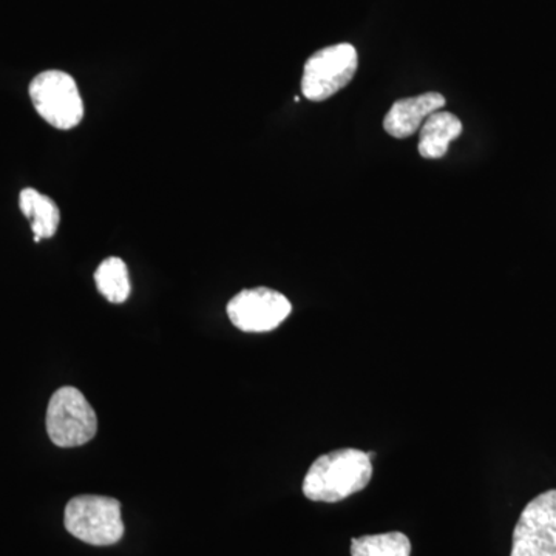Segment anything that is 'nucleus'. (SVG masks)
<instances>
[{"mask_svg": "<svg viewBox=\"0 0 556 556\" xmlns=\"http://www.w3.org/2000/svg\"><path fill=\"white\" fill-rule=\"evenodd\" d=\"M371 456L357 448L318 456L303 479V495L316 503L334 504L362 492L371 482Z\"/></svg>", "mask_w": 556, "mask_h": 556, "instance_id": "obj_1", "label": "nucleus"}, {"mask_svg": "<svg viewBox=\"0 0 556 556\" xmlns=\"http://www.w3.org/2000/svg\"><path fill=\"white\" fill-rule=\"evenodd\" d=\"M65 529L91 546H112L124 535L121 504L113 497L80 495L65 507Z\"/></svg>", "mask_w": 556, "mask_h": 556, "instance_id": "obj_2", "label": "nucleus"}, {"mask_svg": "<svg viewBox=\"0 0 556 556\" xmlns=\"http://www.w3.org/2000/svg\"><path fill=\"white\" fill-rule=\"evenodd\" d=\"M33 105L40 118L54 129L70 130L84 118V102L76 80L61 70H47L31 80Z\"/></svg>", "mask_w": 556, "mask_h": 556, "instance_id": "obj_3", "label": "nucleus"}, {"mask_svg": "<svg viewBox=\"0 0 556 556\" xmlns=\"http://www.w3.org/2000/svg\"><path fill=\"white\" fill-rule=\"evenodd\" d=\"M46 424L51 442L61 448L87 444L98 431L97 413L73 387H62L51 396Z\"/></svg>", "mask_w": 556, "mask_h": 556, "instance_id": "obj_4", "label": "nucleus"}, {"mask_svg": "<svg viewBox=\"0 0 556 556\" xmlns=\"http://www.w3.org/2000/svg\"><path fill=\"white\" fill-rule=\"evenodd\" d=\"M357 67V51L351 43L318 50L303 68V97L314 102L327 101L345 89L356 75Z\"/></svg>", "mask_w": 556, "mask_h": 556, "instance_id": "obj_5", "label": "nucleus"}, {"mask_svg": "<svg viewBox=\"0 0 556 556\" xmlns=\"http://www.w3.org/2000/svg\"><path fill=\"white\" fill-rule=\"evenodd\" d=\"M510 556H556V490L527 504L515 526Z\"/></svg>", "mask_w": 556, "mask_h": 556, "instance_id": "obj_6", "label": "nucleus"}, {"mask_svg": "<svg viewBox=\"0 0 556 556\" xmlns=\"http://www.w3.org/2000/svg\"><path fill=\"white\" fill-rule=\"evenodd\" d=\"M291 311V302L269 288L244 289L228 303L230 321L244 332L273 331L287 320Z\"/></svg>", "mask_w": 556, "mask_h": 556, "instance_id": "obj_7", "label": "nucleus"}, {"mask_svg": "<svg viewBox=\"0 0 556 556\" xmlns=\"http://www.w3.org/2000/svg\"><path fill=\"white\" fill-rule=\"evenodd\" d=\"M445 104H447V101L437 91L399 100L387 113L386 119H383V129L393 138L412 137L422 127L428 116L444 109Z\"/></svg>", "mask_w": 556, "mask_h": 556, "instance_id": "obj_8", "label": "nucleus"}, {"mask_svg": "<svg viewBox=\"0 0 556 556\" xmlns=\"http://www.w3.org/2000/svg\"><path fill=\"white\" fill-rule=\"evenodd\" d=\"M463 134V123L453 113L439 110L428 116L420 127L419 153L426 160H439L447 155L450 142Z\"/></svg>", "mask_w": 556, "mask_h": 556, "instance_id": "obj_9", "label": "nucleus"}, {"mask_svg": "<svg viewBox=\"0 0 556 556\" xmlns=\"http://www.w3.org/2000/svg\"><path fill=\"white\" fill-rule=\"evenodd\" d=\"M22 214L30 222L35 241L51 239L58 232L61 223V212L50 197L43 195L36 189H24L20 197Z\"/></svg>", "mask_w": 556, "mask_h": 556, "instance_id": "obj_10", "label": "nucleus"}, {"mask_svg": "<svg viewBox=\"0 0 556 556\" xmlns=\"http://www.w3.org/2000/svg\"><path fill=\"white\" fill-rule=\"evenodd\" d=\"M98 291L110 303H124L129 299L131 287L129 269L118 257H109L98 266L94 273Z\"/></svg>", "mask_w": 556, "mask_h": 556, "instance_id": "obj_11", "label": "nucleus"}, {"mask_svg": "<svg viewBox=\"0 0 556 556\" xmlns=\"http://www.w3.org/2000/svg\"><path fill=\"white\" fill-rule=\"evenodd\" d=\"M412 541L402 532L380 533L351 540V556H409Z\"/></svg>", "mask_w": 556, "mask_h": 556, "instance_id": "obj_12", "label": "nucleus"}]
</instances>
